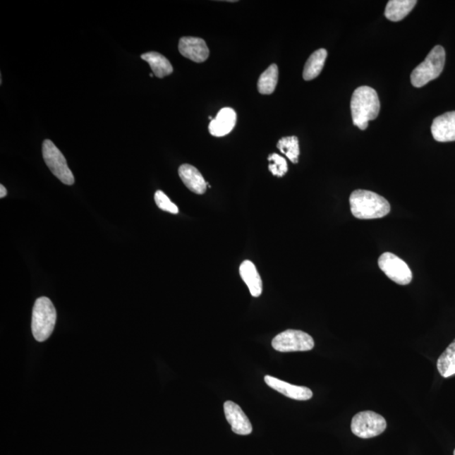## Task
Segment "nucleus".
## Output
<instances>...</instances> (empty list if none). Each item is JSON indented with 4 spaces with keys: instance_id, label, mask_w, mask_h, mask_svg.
<instances>
[{
    "instance_id": "nucleus-1",
    "label": "nucleus",
    "mask_w": 455,
    "mask_h": 455,
    "mask_svg": "<svg viewBox=\"0 0 455 455\" xmlns=\"http://www.w3.org/2000/svg\"><path fill=\"white\" fill-rule=\"evenodd\" d=\"M349 202L353 215L358 219L384 218L391 211L387 199L370 190H354L351 194Z\"/></svg>"
},
{
    "instance_id": "nucleus-2",
    "label": "nucleus",
    "mask_w": 455,
    "mask_h": 455,
    "mask_svg": "<svg viewBox=\"0 0 455 455\" xmlns=\"http://www.w3.org/2000/svg\"><path fill=\"white\" fill-rule=\"evenodd\" d=\"M380 110V102L375 90L360 86L354 90L351 99L353 121L359 129L365 130L368 121L375 120Z\"/></svg>"
},
{
    "instance_id": "nucleus-3",
    "label": "nucleus",
    "mask_w": 455,
    "mask_h": 455,
    "mask_svg": "<svg viewBox=\"0 0 455 455\" xmlns=\"http://www.w3.org/2000/svg\"><path fill=\"white\" fill-rule=\"evenodd\" d=\"M57 320L54 303L47 297L37 298L32 310V329L35 339L44 341L53 333Z\"/></svg>"
},
{
    "instance_id": "nucleus-4",
    "label": "nucleus",
    "mask_w": 455,
    "mask_h": 455,
    "mask_svg": "<svg viewBox=\"0 0 455 455\" xmlns=\"http://www.w3.org/2000/svg\"><path fill=\"white\" fill-rule=\"evenodd\" d=\"M445 57L446 54L443 47H433L426 59L411 73V84L415 87L420 88L437 79L444 71Z\"/></svg>"
},
{
    "instance_id": "nucleus-5",
    "label": "nucleus",
    "mask_w": 455,
    "mask_h": 455,
    "mask_svg": "<svg viewBox=\"0 0 455 455\" xmlns=\"http://www.w3.org/2000/svg\"><path fill=\"white\" fill-rule=\"evenodd\" d=\"M387 423L382 415L372 411H361L355 415L351 429L354 435L361 439H371L383 433Z\"/></svg>"
},
{
    "instance_id": "nucleus-6",
    "label": "nucleus",
    "mask_w": 455,
    "mask_h": 455,
    "mask_svg": "<svg viewBox=\"0 0 455 455\" xmlns=\"http://www.w3.org/2000/svg\"><path fill=\"white\" fill-rule=\"evenodd\" d=\"M272 346L281 353L306 352L314 348L315 341L309 334L289 329L273 338Z\"/></svg>"
},
{
    "instance_id": "nucleus-7",
    "label": "nucleus",
    "mask_w": 455,
    "mask_h": 455,
    "mask_svg": "<svg viewBox=\"0 0 455 455\" xmlns=\"http://www.w3.org/2000/svg\"><path fill=\"white\" fill-rule=\"evenodd\" d=\"M42 156L51 172L63 184L71 186L75 183V176L68 166L66 159L49 140L43 142Z\"/></svg>"
},
{
    "instance_id": "nucleus-8",
    "label": "nucleus",
    "mask_w": 455,
    "mask_h": 455,
    "mask_svg": "<svg viewBox=\"0 0 455 455\" xmlns=\"http://www.w3.org/2000/svg\"><path fill=\"white\" fill-rule=\"evenodd\" d=\"M378 264L381 271L397 284L407 285L413 280V273L408 265L393 253L381 255Z\"/></svg>"
},
{
    "instance_id": "nucleus-9",
    "label": "nucleus",
    "mask_w": 455,
    "mask_h": 455,
    "mask_svg": "<svg viewBox=\"0 0 455 455\" xmlns=\"http://www.w3.org/2000/svg\"><path fill=\"white\" fill-rule=\"evenodd\" d=\"M224 410L227 421L231 425L232 431L239 435H249L253 432V425L244 411L236 403L229 401L224 403Z\"/></svg>"
},
{
    "instance_id": "nucleus-10",
    "label": "nucleus",
    "mask_w": 455,
    "mask_h": 455,
    "mask_svg": "<svg viewBox=\"0 0 455 455\" xmlns=\"http://www.w3.org/2000/svg\"><path fill=\"white\" fill-rule=\"evenodd\" d=\"M179 51L183 57L195 63H203L209 59L210 50L203 39L193 37H181Z\"/></svg>"
},
{
    "instance_id": "nucleus-11",
    "label": "nucleus",
    "mask_w": 455,
    "mask_h": 455,
    "mask_svg": "<svg viewBox=\"0 0 455 455\" xmlns=\"http://www.w3.org/2000/svg\"><path fill=\"white\" fill-rule=\"evenodd\" d=\"M264 380H265L268 387L275 389L277 392L283 394L285 396L293 399V400L308 401L310 400L313 396V392L309 388L298 387V385L285 382V381L270 375H266Z\"/></svg>"
},
{
    "instance_id": "nucleus-12",
    "label": "nucleus",
    "mask_w": 455,
    "mask_h": 455,
    "mask_svg": "<svg viewBox=\"0 0 455 455\" xmlns=\"http://www.w3.org/2000/svg\"><path fill=\"white\" fill-rule=\"evenodd\" d=\"M431 132L437 142L455 141V111H449L433 120Z\"/></svg>"
},
{
    "instance_id": "nucleus-13",
    "label": "nucleus",
    "mask_w": 455,
    "mask_h": 455,
    "mask_svg": "<svg viewBox=\"0 0 455 455\" xmlns=\"http://www.w3.org/2000/svg\"><path fill=\"white\" fill-rule=\"evenodd\" d=\"M236 114L232 108H223L210 124V132L212 136L224 137L235 128Z\"/></svg>"
},
{
    "instance_id": "nucleus-14",
    "label": "nucleus",
    "mask_w": 455,
    "mask_h": 455,
    "mask_svg": "<svg viewBox=\"0 0 455 455\" xmlns=\"http://www.w3.org/2000/svg\"><path fill=\"white\" fill-rule=\"evenodd\" d=\"M179 176L190 192L202 195L205 193L207 183L200 171L188 164H182L179 168Z\"/></svg>"
},
{
    "instance_id": "nucleus-15",
    "label": "nucleus",
    "mask_w": 455,
    "mask_h": 455,
    "mask_svg": "<svg viewBox=\"0 0 455 455\" xmlns=\"http://www.w3.org/2000/svg\"><path fill=\"white\" fill-rule=\"evenodd\" d=\"M240 274L241 279L248 287L251 296L253 297L261 296L262 293V281L254 263L248 261V260L243 262L240 267Z\"/></svg>"
},
{
    "instance_id": "nucleus-16",
    "label": "nucleus",
    "mask_w": 455,
    "mask_h": 455,
    "mask_svg": "<svg viewBox=\"0 0 455 455\" xmlns=\"http://www.w3.org/2000/svg\"><path fill=\"white\" fill-rule=\"evenodd\" d=\"M417 3L415 0H391L385 8V17L394 23L400 21L410 14Z\"/></svg>"
},
{
    "instance_id": "nucleus-17",
    "label": "nucleus",
    "mask_w": 455,
    "mask_h": 455,
    "mask_svg": "<svg viewBox=\"0 0 455 455\" xmlns=\"http://www.w3.org/2000/svg\"><path fill=\"white\" fill-rule=\"evenodd\" d=\"M141 59L150 64L154 75L159 79L170 75L173 73V67L170 61L156 51L142 54Z\"/></svg>"
},
{
    "instance_id": "nucleus-18",
    "label": "nucleus",
    "mask_w": 455,
    "mask_h": 455,
    "mask_svg": "<svg viewBox=\"0 0 455 455\" xmlns=\"http://www.w3.org/2000/svg\"><path fill=\"white\" fill-rule=\"evenodd\" d=\"M327 58L326 49H319L310 55L303 68V80L309 81L315 79L320 75L324 68V62Z\"/></svg>"
},
{
    "instance_id": "nucleus-19",
    "label": "nucleus",
    "mask_w": 455,
    "mask_h": 455,
    "mask_svg": "<svg viewBox=\"0 0 455 455\" xmlns=\"http://www.w3.org/2000/svg\"><path fill=\"white\" fill-rule=\"evenodd\" d=\"M437 368L444 378H449L455 375V339L437 359Z\"/></svg>"
},
{
    "instance_id": "nucleus-20",
    "label": "nucleus",
    "mask_w": 455,
    "mask_h": 455,
    "mask_svg": "<svg viewBox=\"0 0 455 455\" xmlns=\"http://www.w3.org/2000/svg\"><path fill=\"white\" fill-rule=\"evenodd\" d=\"M279 81V68L276 64H272L259 78L257 87L260 93L270 95L274 92Z\"/></svg>"
},
{
    "instance_id": "nucleus-21",
    "label": "nucleus",
    "mask_w": 455,
    "mask_h": 455,
    "mask_svg": "<svg viewBox=\"0 0 455 455\" xmlns=\"http://www.w3.org/2000/svg\"><path fill=\"white\" fill-rule=\"evenodd\" d=\"M277 149L287 156L288 159L293 164L298 162V156H300V145H298V138L296 136L284 137L277 142Z\"/></svg>"
},
{
    "instance_id": "nucleus-22",
    "label": "nucleus",
    "mask_w": 455,
    "mask_h": 455,
    "mask_svg": "<svg viewBox=\"0 0 455 455\" xmlns=\"http://www.w3.org/2000/svg\"><path fill=\"white\" fill-rule=\"evenodd\" d=\"M268 162L269 166L268 169L272 172L273 176L281 177L284 176L289 171L287 160L281 155L277 154H272L268 156Z\"/></svg>"
},
{
    "instance_id": "nucleus-23",
    "label": "nucleus",
    "mask_w": 455,
    "mask_h": 455,
    "mask_svg": "<svg viewBox=\"0 0 455 455\" xmlns=\"http://www.w3.org/2000/svg\"><path fill=\"white\" fill-rule=\"evenodd\" d=\"M154 201L159 209L163 211L171 212L173 214H177L179 212L178 207L174 202H172L171 199L162 190H157L155 193Z\"/></svg>"
},
{
    "instance_id": "nucleus-24",
    "label": "nucleus",
    "mask_w": 455,
    "mask_h": 455,
    "mask_svg": "<svg viewBox=\"0 0 455 455\" xmlns=\"http://www.w3.org/2000/svg\"><path fill=\"white\" fill-rule=\"evenodd\" d=\"M7 195V190L3 185H0V198H3Z\"/></svg>"
},
{
    "instance_id": "nucleus-25",
    "label": "nucleus",
    "mask_w": 455,
    "mask_h": 455,
    "mask_svg": "<svg viewBox=\"0 0 455 455\" xmlns=\"http://www.w3.org/2000/svg\"><path fill=\"white\" fill-rule=\"evenodd\" d=\"M154 75V73H150V77H153Z\"/></svg>"
},
{
    "instance_id": "nucleus-26",
    "label": "nucleus",
    "mask_w": 455,
    "mask_h": 455,
    "mask_svg": "<svg viewBox=\"0 0 455 455\" xmlns=\"http://www.w3.org/2000/svg\"><path fill=\"white\" fill-rule=\"evenodd\" d=\"M454 455H455V449H454Z\"/></svg>"
}]
</instances>
